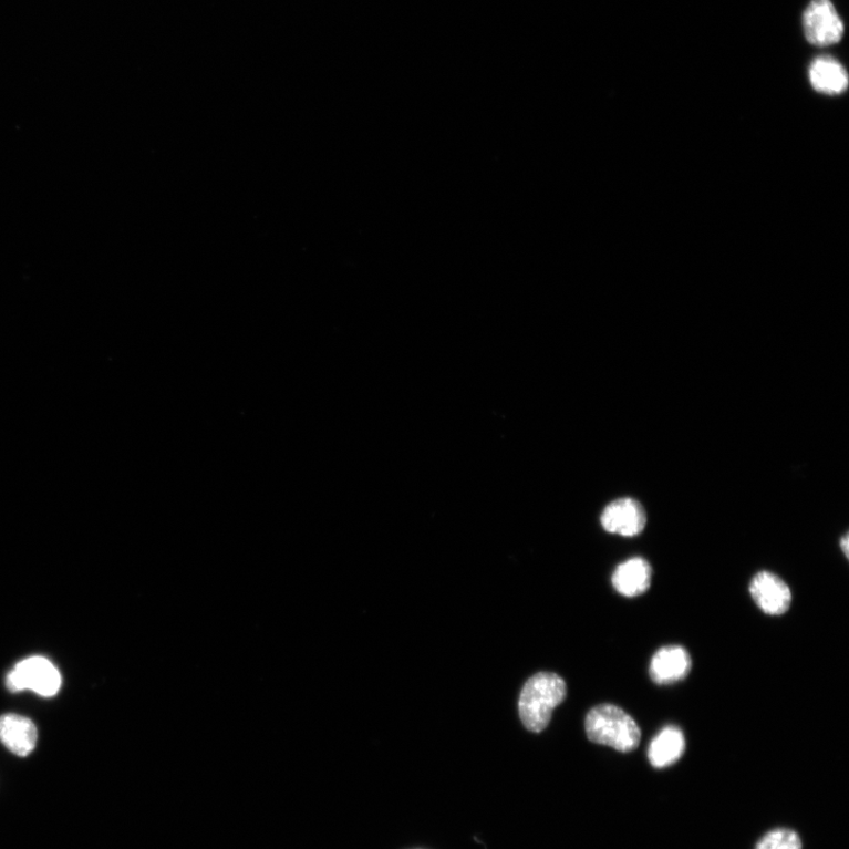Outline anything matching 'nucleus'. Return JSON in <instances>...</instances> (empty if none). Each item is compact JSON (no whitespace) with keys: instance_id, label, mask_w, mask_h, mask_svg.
I'll return each instance as SVG.
<instances>
[{"instance_id":"5","label":"nucleus","mask_w":849,"mask_h":849,"mask_svg":"<svg viewBox=\"0 0 849 849\" xmlns=\"http://www.w3.org/2000/svg\"><path fill=\"white\" fill-rule=\"evenodd\" d=\"M749 592L755 604L767 615L781 617L790 609L791 591L778 574L769 571L756 573L750 581Z\"/></svg>"},{"instance_id":"1","label":"nucleus","mask_w":849,"mask_h":849,"mask_svg":"<svg viewBox=\"0 0 849 849\" xmlns=\"http://www.w3.org/2000/svg\"><path fill=\"white\" fill-rule=\"evenodd\" d=\"M567 697V684L553 673H538L522 686L518 710L524 727L532 733L543 732L552 712Z\"/></svg>"},{"instance_id":"4","label":"nucleus","mask_w":849,"mask_h":849,"mask_svg":"<svg viewBox=\"0 0 849 849\" xmlns=\"http://www.w3.org/2000/svg\"><path fill=\"white\" fill-rule=\"evenodd\" d=\"M804 30L810 44L829 46L841 41L845 27L830 0H812L804 13Z\"/></svg>"},{"instance_id":"2","label":"nucleus","mask_w":849,"mask_h":849,"mask_svg":"<svg viewBox=\"0 0 849 849\" xmlns=\"http://www.w3.org/2000/svg\"><path fill=\"white\" fill-rule=\"evenodd\" d=\"M586 732L591 743L608 746L620 753L634 752L641 743L638 722L613 704H600L586 718Z\"/></svg>"},{"instance_id":"8","label":"nucleus","mask_w":849,"mask_h":849,"mask_svg":"<svg viewBox=\"0 0 849 849\" xmlns=\"http://www.w3.org/2000/svg\"><path fill=\"white\" fill-rule=\"evenodd\" d=\"M38 728L30 718L15 714L0 716V743L12 754L29 756L38 745Z\"/></svg>"},{"instance_id":"9","label":"nucleus","mask_w":849,"mask_h":849,"mask_svg":"<svg viewBox=\"0 0 849 849\" xmlns=\"http://www.w3.org/2000/svg\"><path fill=\"white\" fill-rule=\"evenodd\" d=\"M653 582V568L644 558H630L612 574V586L625 598H638L645 593Z\"/></svg>"},{"instance_id":"6","label":"nucleus","mask_w":849,"mask_h":849,"mask_svg":"<svg viewBox=\"0 0 849 849\" xmlns=\"http://www.w3.org/2000/svg\"><path fill=\"white\" fill-rule=\"evenodd\" d=\"M601 522L607 532L636 537L646 527V514L643 505L636 499L621 498L608 505L602 514Z\"/></svg>"},{"instance_id":"10","label":"nucleus","mask_w":849,"mask_h":849,"mask_svg":"<svg viewBox=\"0 0 849 849\" xmlns=\"http://www.w3.org/2000/svg\"><path fill=\"white\" fill-rule=\"evenodd\" d=\"M684 750L685 738L682 731L674 726L665 727L649 746V763L659 769L673 766L680 760Z\"/></svg>"},{"instance_id":"7","label":"nucleus","mask_w":849,"mask_h":849,"mask_svg":"<svg viewBox=\"0 0 849 849\" xmlns=\"http://www.w3.org/2000/svg\"><path fill=\"white\" fill-rule=\"evenodd\" d=\"M692 671V658L681 645H666L658 650L650 662V677L659 685L684 680Z\"/></svg>"},{"instance_id":"12","label":"nucleus","mask_w":849,"mask_h":849,"mask_svg":"<svg viewBox=\"0 0 849 849\" xmlns=\"http://www.w3.org/2000/svg\"><path fill=\"white\" fill-rule=\"evenodd\" d=\"M755 849H803V841L791 829H773L757 842Z\"/></svg>"},{"instance_id":"11","label":"nucleus","mask_w":849,"mask_h":849,"mask_svg":"<svg viewBox=\"0 0 849 849\" xmlns=\"http://www.w3.org/2000/svg\"><path fill=\"white\" fill-rule=\"evenodd\" d=\"M809 80L812 87L827 95L841 94L848 86L846 69L837 60L827 56L811 63Z\"/></svg>"},{"instance_id":"13","label":"nucleus","mask_w":849,"mask_h":849,"mask_svg":"<svg viewBox=\"0 0 849 849\" xmlns=\"http://www.w3.org/2000/svg\"><path fill=\"white\" fill-rule=\"evenodd\" d=\"M840 547H841V550L843 551L846 558H848V556H849V552H848V549H849V536L848 535H845L841 538Z\"/></svg>"},{"instance_id":"3","label":"nucleus","mask_w":849,"mask_h":849,"mask_svg":"<svg viewBox=\"0 0 849 849\" xmlns=\"http://www.w3.org/2000/svg\"><path fill=\"white\" fill-rule=\"evenodd\" d=\"M62 684L58 667L48 659L29 658L17 663L7 677L8 690L12 693L30 690L44 697L55 696Z\"/></svg>"}]
</instances>
